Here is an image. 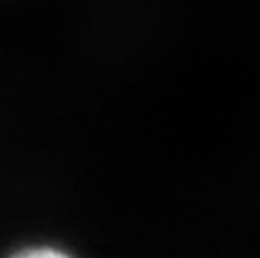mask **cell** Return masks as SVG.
I'll return each mask as SVG.
<instances>
[{
    "label": "cell",
    "instance_id": "obj_1",
    "mask_svg": "<svg viewBox=\"0 0 260 258\" xmlns=\"http://www.w3.org/2000/svg\"><path fill=\"white\" fill-rule=\"evenodd\" d=\"M12 258H71V256L59 249H53V247H32V249L18 251Z\"/></svg>",
    "mask_w": 260,
    "mask_h": 258
}]
</instances>
